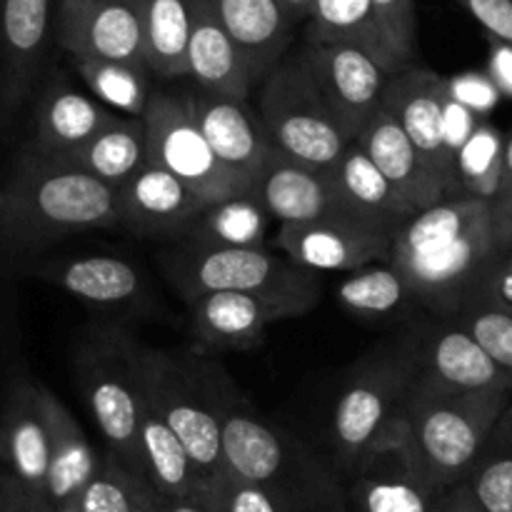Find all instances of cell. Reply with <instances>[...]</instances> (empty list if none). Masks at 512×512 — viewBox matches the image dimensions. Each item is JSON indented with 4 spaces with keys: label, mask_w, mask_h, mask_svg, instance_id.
<instances>
[{
    "label": "cell",
    "mask_w": 512,
    "mask_h": 512,
    "mask_svg": "<svg viewBox=\"0 0 512 512\" xmlns=\"http://www.w3.org/2000/svg\"><path fill=\"white\" fill-rule=\"evenodd\" d=\"M120 228V188L25 150L5 185L0 215V273L85 230Z\"/></svg>",
    "instance_id": "1"
},
{
    "label": "cell",
    "mask_w": 512,
    "mask_h": 512,
    "mask_svg": "<svg viewBox=\"0 0 512 512\" xmlns=\"http://www.w3.org/2000/svg\"><path fill=\"white\" fill-rule=\"evenodd\" d=\"M495 253L490 203L450 195L400 225L390 265L403 275L420 308L453 318L470 303Z\"/></svg>",
    "instance_id": "2"
},
{
    "label": "cell",
    "mask_w": 512,
    "mask_h": 512,
    "mask_svg": "<svg viewBox=\"0 0 512 512\" xmlns=\"http://www.w3.org/2000/svg\"><path fill=\"white\" fill-rule=\"evenodd\" d=\"M225 468L303 512H343L340 480L303 440L255 413L223 370L220 378Z\"/></svg>",
    "instance_id": "3"
},
{
    "label": "cell",
    "mask_w": 512,
    "mask_h": 512,
    "mask_svg": "<svg viewBox=\"0 0 512 512\" xmlns=\"http://www.w3.org/2000/svg\"><path fill=\"white\" fill-rule=\"evenodd\" d=\"M512 393H450L415 378L405 410L410 448L420 470L440 493L465 483L485 440L510 405Z\"/></svg>",
    "instance_id": "4"
},
{
    "label": "cell",
    "mask_w": 512,
    "mask_h": 512,
    "mask_svg": "<svg viewBox=\"0 0 512 512\" xmlns=\"http://www.w3.org/2000/svg\"><path fill=\"white\" fill-rule=\"evenodd\" d=\"M415 378L418 368L405 333L353 365L330 418L335 465L343 473L403 423Z\"/></svg>",
    "instance_id": "5"
},
{
    "label": "cell",
    "mask_w": 512,
    "mask_h": 512,
    "mask_svg": "<svg viewBox=\"0 0 512 512\" xmlns=\"http://www.w3.org/2000/svg\"><path fill=\"white\" fill-rule=\"evenodd\" d=\"M140 353L143 345L118 325H93L73 353L75 383L108 453L140 468Z\"/></svg>",
    "instance_id": "6"
},
{
    "label": "cell",
    "mask_w": 512,
    "mask_h": 512,
    "mask_svg": "<svg viewBox=\"0 0 512 512\" xmlns=\"http://www.w3.org/2000/svg\"><path fill=\"white\" fill-rule=\"evenodd\" d=\"M143 373L148 388L198 470L200 488L225 473L220 378L223 368L195 350L165 353L143 345Z\"/></svg>",
    "instance_id": "7"
},
{
    "label": "cell",
    "mask_w": 512,
    "mask_h": 512,
    "mask_svg": "<svg viewBox=\"0 0 512 512\" xmlns=\"http://www.w3.org/2000/svg\"><path fill=\"white\" fill-rule=\"evenodd\" d=\"M258 118L285 158L328 170L348 148V135L330 113L300 45L258 85Z\"/></svg>",
    "instance_id": "8"
},
{
    "label": "cell",
    "mask_w": 512,
    "mask_h": 512,
    "mask_svg": "<svg viewBox=\"0 0 512 512\" xmlns=\"http://www.w3.org/2000/svg\"><path fill=\"white\" fill-rule=\"evenodd\" d=\"M185 303L210 293L303 295L320 300L318 275L265 248H210L183 243L163 260Z\"/></svg>",
    "instance_id": "9"
},
{
    "label": "cell",
    "mask_w": 512,
    "mask_h": 512,
    "mask_svg": "<svg viewBox=\"0 0 512 512\" xmlns=\"http://www.w3.org/2000/svg\"><path fill=\"white\" fill-rule=\"evenodd\" d=\"M143 120L148 128V165H158L183 180L205 205L253 193L213 153L190 113L185 90L150 93Z\"/></svg>",
    "instance_id": "10"
},
{
    "label": "cell",
    "mask_w": 512,
    "mask_h": 512,
    "mask_svg": "<svg viewBox=\"0 0 512 512\" xmlns=\"http://www.w3.org/2000/svg\"><path fill=\"white\" fill-rule=\"evenodd\" d=\"M55 0H0V128L8 130L48 73Z\"/></svg>",
    "instance_id": "11"
},
{
    "label": "cell",
    "mask_w": 512,
    "mask_h": 512,
    "mask_svg": "<svg viewBox=\"0 0 512 512\" xmlns=\"http://www.w3.org/2000/svg\"><path fill=\"white\" fill-rule=\"evenodd\" d=\"M405 335L413 348L418 383L450 393H512L508 375L455 318L428 315L415 320Z\"/></svg>",
    "instance_id": "12"
},
{
    "label": "cell",
    "mask_w": 512,
    "mask_h": 512,
    "mask_svg": "<svg viewBox=\"0 0 512 512\" xmlns=\"http://www.w3.org/2000/svg\"><path fill=\"white\" fill-rule=\"evenodd\" d=\"M398 230L355 215H333L313 223L278 225L275 245L285 258L310 273H353L390 260Z\"/></svg>",
    "instance_id": "13"
},
{
    "label": "cell",
    "mask_w": 512,
    "mask_h": 512,
    "mask_svg": "<svg viewBox=\"0 0 512 512\" xmlns=\"http://www.w3.org/2000/svg\"><path fill=\"white\" fill-rule=\"evenodd\" d=\"M355 512H438L443 493L428 483L415 460L405 420L348 470Z\"/></svg>",
    "instance_id": "14"
},
{
    "label": "cell",
    "mask_w": 512,
    "mask_h": 512,
    "mask_svg": "<svg viewBox=\"0 0 512 512\" xmlns=\"http://www.w3.org/2000/svg\"><path fill=\"white\" fill-rule=\"evenodd\" d=\"M195 353L250 350L263 343L265 330L280 320L300 318L318 305L303 295L210 293L190 300Z\"/></svg>",
    "instance_id": "15"
},
{
    "label": "cell",
    "mask_w": 512,
    "mask_h": 512,
    "mask_svg": "<svg viewBox=\"0 0 512 512\" xmlns=\"http://www.w3.org/2000/svg\"><path fill=\"white\" fill-rule=\"evenodd\" d=\"M308 68L348 140H358L383 105L390 73L353 45L300 43Z\"/></svg>",
    "instance_id": "16"
},
{
    "label": "cell",
    "mask_w": 512,
    "mask_h": 512,
    "mask_svg": "<svg viewBox=\"0 0 512 512\" xmlns=\"http://www.w3.org/2000/svg\"><path fill=\"white\" fill-rule=\"evenodd\" d=\"M55 43L83 60L145 63L143 23L138 5L115 0H55Z\"/></svg>",
    "instance_id": "17"
},
{
    "label": "cell",
    "mask_w": 512,
    "mask_h": 512,
    "mask_svg": "<svg viewBox=\"0 0 512 512\" xmlns=\"http://www.w3.org/2000/svg\"><path fill=\"white\" fill-rule=\"evenodd\" d=\"M48 460V388L23 368L0 400V465L15 480L43 493Z\"/></svg>",
    "instance_id": "18"
},
{
    "label": "cell",
    "mask_w": 512,
    "mask_h": 512,
    "mask_svg": "<svg viewBox=\"0 0 512 512\" xmlns=\"http://www.w3.org/2000/svg\"><path fill=\"white\" fill-rule=\"evenodd\" d=\"M385 108L393 113L415 148L420 150L428 168L438 175L450 195H458L455 163L448 158L443 135L445 113V75L423 65H410L390 75L383 98Z\"/></svg>",
    "instance_id": "19"
},
{
    "label": "cell",
    "mask_w": 512,
    "mask_h": 512,
    "mask_svg": "<svg viewBox=\"0 0 512 512\" xmlns=\"http://www.w3.org/2000/svg\"><path fill=\"white\" fill-rule=\"evenodd\" d=\"M185 98L220 163L245 188L255 190L260 173L275 153L258 115L250 113L243 100L208 93L203 88L185 90Z\"/></svg>",
    "instance_id": "20"
},
{
    "label": "cell",
    "mask_w": 512,
    "mask_h": 512,
    "mask_svg": "<svg viewBox=\"0 0 512 512\" xmlns=\"http://www.w3.org/2000/svg\"><path fill=\"white\" fill-rule=\"evenodd\" d=\"M118 118L100 100L80 93L63 73H45L33 110V150L40 158L60 160L95 138Z\"/></svg>",
    "instance_id": "21"
},
{
    "label": "cell",
    "mask_w": 512,
    "mask_h": 512,
    "mask_svg": "<svg viewBox=\"0 0 512 512\" xmlns=\"http://www.w3.org/2000/svg\"><path fill=\"white\" fill-rule=\"evenodd\" d=\"M205 203L175 175L145 165L120 188V228L140 238L185 240Z\"/></svg>",
    "instance_id": "22"
},
{
    "label": "cell",
    "mask_w": 512,
    "mask_h": 512,
    "mask_svg": "<svg viewBox=\"0 0 512 512\" xmlns=\"http://www.w3.org/2000/svg\"><path fill=\"white\" fill-rule=\"evenodd\" d=\"M255 195L265 205L270 218L278 220V225L313 223V220L333 218V215H355L353 210L345 208L325 170L285 158L278 150L260 173Z\"/></svg>",
    "instance_id": "23"
},
{
    "label": "cell",
    "mask_w": 512,
    "mask_h": 512,
    "mask_svg": "<svg viewBox=\"0 0 512 512\" xmlns=\"http://www.w3.org/2000/svg\"><path fill=\"white\" fill-rule=\"evenodd\" d=\"M358 143L368 153V158L378 165L380 173L388 178L403 203L415 213L433 208L440 200L448 198L445 185L428 168L420 150L415 148L413 140L405 135V130L400 128V123L385 105H380L373 120L365 125L363 133L358 135Z\"/></svg>",
    "instance_id": "24"
},
{
    "label": "cell",
    "mask_w": 512,
    "mask_h": 512,
    "mask_svg": "<svg viewBox=\"0 0 512 512\" xmlns=\"http://www.w3.org/2000/svg\"><path fill=\"white\" fill-rule=\"evenodd\" d=\"M243 53L255 85L295 48L298 25L278 0H203Z\"/></svg>",
    "instance_id": "25"
},
{
    "label": "cell",
    "mask_w": 512,
    "mask_h": 512,
    "mask_svg": "<svg viewBox=\"0 0 512 512\" xmlns=\"http://www.w3.org/2000/svg\"><path fill=\"white\" fill-rule=\"evenodd\" d=\"M25 273L65 290L83 303L120 308L140 300L143 278L138 270L115 255H80V258H45L23 265Z\"/></svg>",
    "instance_id": "26"
},
{
    "label": "cell",
    "mask_w": 512,
    "mask_h": 512,
    "mask_svg": "<svg viewBox=\"0 0 512 512\" xmlns=\"http://www.w3.org/2000/svg\"><path fill=\"white\" fill-rule=\"evenodd\" d=\"M188 78L208 93L248 103L255 80L243 53L203 0H190Z\"/></svg>",
    "instance_id": "27"
},
{
    "label": "cell",
    "mask_w": 512,
    "mask_h": 512,
    "mask_svg": "<svg viewBox=\"0 0 512 512\" xmlns=\"http://www.w3.org/2000/svg\"><path fill=\"white\" fill-rule=\"evenodd\" d=\"M140 468L143 478L163 498H195L200 490L198 470L183 443L165 423L148 388L140 353Z\"/></svg>",
    "instance_id": "28"
},
{
    "label": "cell",
    "mask_w": 512,
    "mask_h": 512,
    "mask_svg": "<svg viewBox=\"0 0 512 512\" xmlns=\"http://www.w3.org/2000/svg\"><path fill=\"white\" fill-rule=\"evenodd\" d=\"M48 423H50V460L48 480L43 495L53 508L78 503L80 493L88 488L98 473L103 455H98L85 438L83 428L73 418L63 400L48 388Z\"/></svg>",
    "instance_id": "29"
},
{
    "label": "cell",
    "mask_w": 512,
    "mask_h": 512,
    "mask_svg": "<svg viewBox=\"0 0 512 512\" xmlns=\"http://www.w3.org/2000/svg\"><path fill=\"white\" fill-rule=\"evenodd\" d=\"M325 173L345 208L353 210L360 218L398 230L405 220L415 215V210L403 203L378 165L360 148L358 140L348 143L343 155Z\"/></svg>",
    "instance_id": "30"
},
{
    "label": "cell",
    "mask_w": 512,
    "mask_h": 512,
    "mask_svg": "<svg viewBox=\"0 0 512 512\" xmlns=\"http://www.w3.org/2000/svg\"><path fill=\"white\" fill-rule=\"evenodd\" d=\"M50 160V158H48ZM55 163L88 173L113 188H123L148 165V128L143 118H115L90 143Z\"/></svg>",
    "instance_id": "31"
},
{
    "label": "cell",
    "mask_w": 512,
    "mask_h": 512,
    "mask_svg": "<svg viewBox=\"0 0 512 512\" xmlns=\"http://www.w3.org/2000/svg\"><path fill=\"white\" fill-rule=\"evenodd\" d=\"M303 40L305 43L353 45L378 60L390 75L400 73L393 53L380 35L370 0H315Z\"/></svg>",
    "instance_id": "32"
},
{
    "label": "cell",
    "mask_w": 512,
    "mask_h": 512,
    "mask_svg": "<svg viewBox=\"0 0 512 512\" xmlns=\"http://www.w3.org/2000/svg\"><path fill=\"white\" fill-rule=\"evenodd\" d=\"M145 63L158 78H188L190 0H138Z\"/></svg>",
    "instance_id": "33"
},
{
    "label": "cell",
    "mask_w": 512,
    "mask_h": 512,
    "mask_svg": "<svg viewBox=\"0 0 512 512\" xmlns=\"http://www.w3.org/2000/svg\"><path fill=\"white\" fill-rule=\"evenodd\" d=\"M270 220L273 218L253 190L205 205L183 243L210 248H265Z\"/></svg>",
    "instance_id": "34"
},
{
    "label": "cell",
    "mask_w": 512,
    "mask_h": 512,
    "mask_svg": "<svg viewBox=\"0 0 512 512\" xmlns=\"http://www.w3.org/2000/svg\"><path fill=\"white\" fill-rule=\"evenodd\" d=\"M335 298L348 313L365 320L400 318L413 308H420L413 290L390 265V260L365 265L345 275L335 288Z\"/></svg>",
    "instance_id": "35"
},
{
    "label": "cell",
    "mask_w": 512,
    "mask_h": 512,
    "mask_svg": "<svg viewBox=\"0 0 512 512\" xmlns=\"http://www.w3.org/2000/svg\"><path fill=\"white\" fill-rule=\"evenodd\" d=\"M483 512H512V400L465 478Z\"/></svg>",
    "instance_id": "36"
},
{
    "label": "cell",
    "mask_w": 512,
    "mask_h": 512,
    "mask_svg": "<svg viewBox=\"0 0 512 512\" xmlns=\"http://www.w3.org/2000/svg\"><path fill=\"white\" fill-rule=\"evenodd\" d=\"M458 195L493 203L503 193L505 135L493 123L483 120L470 135L455 160Z\"/></svg>",
    "instance_id": "37"
},
{
    "label": "cell",
    "mask_w": 512,
    "mask_h": 512,
    "mask_svg": "<svg viewBox=\"0 0 512 512\" xmlns=\"http://www.w3.org/2000/svg\"><path fill=\"white\" fill-rule=\"evenodd\" d=\"M155 495L143 475L105 450L98 473L80 493L75 508L80 512H153Z\"/></svg>",
    "instance_id": "38"
},
{
    "label": "cell",
    "mask_w": 512,
    "mask_h": 512,
    "mask_svg": "<svg viewBox=\"0 0 512 512\" xmlns=\"http://www.w3.org/2000/svg\"><path fill=\"white\" fill-rule=\"evenodd\" d=\"M70 60H73L78 78L88 85L95 100H100L103 105H113L115 110L125 113V118H143L150 100L148 68L113 63V60Z\"/></svg>",
    "instance_id": "39"
},
{
    "label": "cell",
    "mask_w": 512,
    "mask_h": 512,
    "mask_svg": "<svg viewBox=\"0 0 512 512\" xmlns=\"http://www.w3.org/2000/svg\"><path fill=\"white\" fill-rule=\"evenodd\" d=\"M195 500L210 505L215 512H303L278 495L238 478L230 470H225L213 483L203 485Z\"/></svg>",
    "instance_id": "40"
},
{
    "label": "cell",
    "mask_w": 512,
    "mask_h": 512,
    "mask_svg": "<svg viewBox=\"0 0 512 512\" xmlns=\"http://www.w3.org/2000/svg\"><path fill=\"white\" fill-rule=\"evenodd\" d=\"M380 35L400 70L418 65V10L415 0H370Z\"/></svg>",
    "instance_id": "41"
},
{
    "label": "cell",
    "mask_w": 512,
    "mask_h": 512,
    "mask_svg": "<svg viewBox=\"0 0 512 512\" xmlns=\"http://www.w3.org/2000/svg\"><path fill=\"white\" fill-rule=\"evenodd\" d=\"M458 323L485 348L500 370L512 383V313L510 310L488 308V305H468L453 315Z\"/></svg>",
    "instance_id": "42"
},
{
    "label": "cell",
    "mask_w": 512,
    "mask_h": 512,
    "mask_svg": "<svg viewBox=\"0 0 512 512\" xmlns=\"http://www.w3.org/2000/svg\"><path fill=\"white\" fill-rule=\"evenodd\" d=\"M445 90H448V95L455 103H460L463 108H468L470 113H475L483 120L503 100V93L493 83L488 70H465V73L445 75Z\"/></svg>",
    "instance_id": "43"
},
{
    "label": "cell",
    "mask_w": 512,
    "mask_h": 512,
    "mask_svg": "<svg viewBox=\"0 0 512 512\" xmlns=\"http://www.w3.org/2000/svg\"><path fill=\"white\" fill-rule=\"evenodd\" d=\"M8 278L10 275L0 273V400L15 375L23 370L18 360V313H15V295L10 290Z\"/></svg>",
    "instance_id": "44"
},
{
    "label": "cell",
    "mask_w": 512,
    "mask_h": 512,
    "mask_svg": "<svg viewBox=\"0 0 512 512\" xmlns=\"http://www.w3.org/2000/svg\"><path fill=\"white\" fill-rule=\"evenodd\" d=\"M468 305H488V308L510 310L512 313V248L498 250L493 255L488 268L480 275Z\"/></svg>",
    "instance_id": "45"
},
{
    "label": "cell",
    "mask_w": 512,
    "mask_h": 512,
    "mask_svg": "<svg viewBox=\"0 0 512 512\" xmlns=\"http://www.w3.org/2000/svg\"><path fill=\"white\" fill-rule=\"evenodd\" d=\"M485 28L488 38L512 48V0H455Z\"/></svg>",
    "instance_id": "46"
},
{
    "label": "cell",
    "mask_w": 512,
    "mask_h": 512,
    "mask_svg": "<svg viewBox=\"0 0 512 512\" xmlns=\"http://www.w3.org/2000/svg\"><path fill=\"white\" fill-rule=\"evenodd\" d=\"M0 512H55L43 493L0 470Z\"/></svg>",
    "instance_id": "47"
},
{
    "label": "cell",
    "mask_w": 512,
    "mask_h": 512,
    "mask_svg": "<svg viewBox=\"0 0 512 512\" xmlns=\"http://www.w3.org/2000/svg\"><path fill=\"white\" fill-rule=\"evenodd\" d=\"M485 70L493 78V83L498 85V90L503 93V98L512 100V48L510 45L500 43V40L488 38V63Z\"/></svg>",
    "instance_id": "48"
},
{
    "label": "cell",
    "mask_w": 512,
    "mask_h": 512,
    "mask_svg": "<svg viewBox=\"0 0 512 512\" xmlns=\"http://www.w3.org/2000/svg\"><path fill=\"white\" fill-rule=\"evenodd\" d=\"M490 220H493V238L495 248H512V185L505 188L498 198L490 203Z\"/></svg>",
    "instance_id": "49"
},
{
    "label": "cell",
    "mask_w": 512,
    "mask_h": 512,
    "mask_svg": "<svg viewBox=\"0 0 512 512\" xmlns=\"http://www.w3.org/2000/svg\"><path fill=\"white\" fill-rule=\"evenodd\" d=\"M438 512H483L480 505L475 503L473 493L468 490V485L460 483L455 488H450L448 493H443Z\"/></svg>",
    "instance_id": "50"
},
{
    "label": "cell",
    "mask_w": 512,
    "mask_h": 512,
    "mask_svg": "<svg viewBox=\"0 0 512 512\" xmlns=\"http://www.w3.org/2000/svg\"><path fill=\"white\" fill-rule=\"evenodd\" d=\"M153 512H215V510L195 498H163V495H155Z\"/></svg>",
    "instance_id": "51"
},
{
    "label": "cell",
    "mask_w": 512,
    "mask_h": 512,
    "mask_svg": "<svg viewBox=\"0 0 512 512\" xmlns=\"http://www.w3.org/2000/svg\"><path fill=\"white\" fill-rule=\"evenodd\" d=\"M283 5V10L288 13V18L293 20L295 25L300 23H308L310 18V8H313L315 0H278Z\"/></svg>",
    "instance_id": "52"
},
{
    "label": "cell",
    "mask_w": 512,
    "mask_h": 512,
    "mask_svg": "<svg viewBox=\"0 0 512 512\" xmlns=\"http://www.w3.org/2000/svg\"><path fill=\"white\" fill-rule=\"evenodd\" d=\"M512 185V133L505 138V175H503V190Z\"/></svg>",
    "instance_id": "53"
},
{
    "label": "cell",
    "mask_w": 512,
    "mask_h": 512,
    "mask_svg": "<svg viewBox=\"0 0 512 512\" xmlns=\"http://www.w3.org/2000/svg\"><path fill=\"white\" fill-rule=\"evenodd\" d=\"M55 512H80L75 505H63V508H55Z\"/></svg>",
    "instance_id": "54"
},
{
    "label": "cell",
    "mask_w": 512,
    "mask_h": 512,
    "mask_svg": "<svg viewBox=\"0 0 512 512\" xmlns=\"http://www.w3.org/2000/svg\"><path fill=\"white\" fill-rule=\"evenodd\" d=\"M3 205H5V185H0V215H3Z\"/></svg>",
    "instance_id": "55"
},
{
    "label": "cell",
    "mask_w": 512,
    "mask_h": 512,
    "mask_svg": "<svg viewBox=\"0 0 512 512\" xmlns=\"http://www.w3.org/2000/svg\"><path fill=\"white\" fill-rule=\"evenodd\" d=\"M115 3H138V0H115Z\"/></svg>",
    "instance_id": "56"
}]
</instances>
